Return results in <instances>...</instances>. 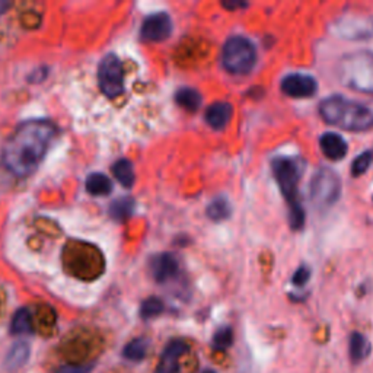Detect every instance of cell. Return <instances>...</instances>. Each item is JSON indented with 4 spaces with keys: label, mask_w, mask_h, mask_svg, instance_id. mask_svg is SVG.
<instances>
[{
    "label": "cell",
    "mask_w": 373,
    "mask_h": 373,
    "mask_svg": "<svg viewBox=\"0 0 373 373\" xmlns=\"http://www.w3.org/2000/svg\"><path fill=\"white\" fill-rule=\"evenodd\" d=\"M149 270L157 283H166L177 277L180 273V264L174 256L162 252L149 261Z\"/></svg>",
    "instance_id": "cell-11"
},
{
    "label": "cell",
    "mask_w": 373,
    "mask_h": 373,
    "mask_svg": "<svg viewBox=\"0 0 373 373\" xmlns=\"http://www.w3.org/2000/svg\"><path fill=\"white\" fill-rule=\"evenodd\" d=\"M222 5H223V8L229 9V10H236V9H245V8H248V3H245V2H223Z\"/></svg>",
    "instance_id": "cell-30"
},
{
    "label": "cell",
    "mask_w": 373,
    "mask_h": 373,
    "mask_svg": "<svg viewBox=\"0 0 373 373\" xmlns=\"http://www.w3.org/2000/svg\"><path fill=\"white\" fill-rule=\"evenodd\" d=\"M86 191L90 195H99L105 197L110 195L113 191V182L111 180L101 172H93L86 178Z\"/></svg>",
    "instance_id": "cell-18"
},
{
    "label": "cell",
    "mask_w": 373,
    "mask_h": 373,
    "mask_svg": "<svg viewBox=\"0 0 373 373\" xmlns=\"http://www.w3.org/2000/svg\"><path fill=\"white\" fill-rule=\"evenodd\" d=\"M309 278H311V270L308 265H300V267L295 271V274H293L291 283L298 287H302L308 283Z\"/></svg>",
    "instance_id": "cell-27"
},
{
    "label": "cell",
    "mask_w": 373,
    "mask_h": 373,
    "mask_svg": "<svg viewBox=\"0 0 373 373\" xmlns=\"http://www.w3.org/2000/svg\"><path fill=\"white\" fill-rule=\"evenodd\" d=\"M31 354L30 344L25 341H18L10 347L5 357V367L8 370H17L28 362Z\"/></svg>",
    "instance_id": "cell-15"
},
{
    "label": "cell",
    "mask_w": 373,
    "mask_h": 373,
    "mask_svg": "<svg viewBox=\"0 0 373 373\" xmlns=\"http://www.w3.org/2000/svg\"><path fill=\"white\" fill-rule=\"evenodd\" d=\"M56 127L48 119H30L6 140L3 165L15 177H28L37 171L55 139Z\"/></svg>",
    "instance_id": "cell-1"
},
{
    "label": "cell",
    "mask_w": 373,
    "mask_h": 373,
    "mask_svg": "<svg viewBox=\"0 0 373 373\" xmlns=\"http://www.w3.org/2000/svg\"><path fill=\"white\" fill-rule=\"evenodd\" d=\"M10 332L13 336H28L32 332V318L30 311L21 308L15 312L10 323Z\"/></svg>",
    "instance_id": "cell-19"
},
{
    "label": "cell",
    "mask_w": 373,
    "mask_h": 373,
    "mask_svg": "<svg viewBox=\"0 0 373 373\" xmlns=\"http://www.w3.org/2000/svg\"><path fill=\"white\" fill-rule=\"evenodd\" d=\"M280 89L291 98H311L318 90L316 79L306 73H290L280 82Z\"/></svg>",
    "instance_id": "cell-8"
},
{
    "label": "cell",
    "mask_w": 373,
    "mask_h": 373,
    "mask_svg": "<svg viewBox=\"0 0 373 373\" xmlns=\"http://www.w3.org/2000/svg\"><path fill=\"white\" fill-rule=\"evenodd\" d=\"M207 218L211 219L213 222H222L231 218L232 215V207L228 198L224 197H218L213 200V202L207 206Z\"/></svg>",
    "instance_id": "cell-21"
},
{
    "label": "cell",
    "mask_w": 373,
    "mask_h": 373,
    "mask_svg": "<svg viewBox=\"0 0 373 373\" xmlns=\"http://www.w3.org/2000/svg\"><path fill=\"white\" fill-rule=\"evenodd\" d=\"M189 352V344L182 340L171 341L162 353L155 373H180V358Z\"/></svg>",
    "instance_id": "cell-12"
},
{
    "label": "cell",
    "mask_w": 373,
    "mask_h": 373,
    "mask_svg": "<svg viewBox=\"0 0 373 373\" xmlns=\"http://www.w3.org/2000/svg\"><path fill=\"white\" fill-rule=\"evenodd\" d=\"M113 174L115 180L123 186H126V189H131L133 184H135V169H133V165L128 159H118L113 165Z\"/></svg>",
    "instance_id": "cell-20"
},
{
    "label": "cell",
    "mask_w": 373,
    "mask_h": 373,
    "mask_svg": "<svg viewBox=\"0 0 373 373\" xmlns=\"http://www.w3.org/2000/svg\"><path fill=\"white\" fill-rule=\"evenodd\" d=\"M9 3L5 2V0H0V15H3V13L9 9Z\"/></svg>",
    "instance_id": "cell-31"
},
{
    "label": "cell",
    "mask_w": 373,
    "mask_h": 373,
    "mask_svg": "<svg viewBox=\"0 0 373 373\" xmlns=\"http://www.w3.org/2000/svg\"><path fill=\"white\" fill-rule=\"evenodd\" d=\"M172 34V21L166 12L152 13L142 23L140 35L146 41L161 43Z\"/></svg>",
    "instance_id": "cell-10"
},
{
    "label": "cell",
    "mask_w": 373,
    "mask_h": 373,
    "mask_svg": "<svg viewBox=\"0 0 373 373\" xmlns=\"http://www.w3.org/2000/svg\"><path fill=\"white\" fill-rule=\"evenodd\" d=\"M99 89L106 98H118L124 92L123 63L115 55H106L98 66Z\"/></svg>",
    "instance_id": "cell-7"
},
{
    "label": "cell",
    "mask_w": 373,
    "mask_h": 373,
    "mask_svg": "<svg viewBox=\"0 0 373 373\" xmlns=\"http://www.w3.org/2000/svg\"><path fill=\"white\" fill-rule=\"evenodd\" d=\"M165 309L164 302L157 298L146 299L140 306V315L143 319H152L157 315H161Z\"/></svg>",
    "instance_id": "cell-24"
},
{
    "label": "cell",
    "mask_w": 373,
    "mask_h": 373,
    "mask_svg": "<svg viewBox=\"0 0 373 373\" xmlns=\"http://www.w3.org/2000/svg\"><path fill=\"white\" fill-rule=\"evenodd\" d=\"M372 161H373V152L372 151H367L362 155H358L352 164V175L353 177L363 175L365 172L369 169V166L372 165Z\"/></svg>",
    "instance_id": "cell-26"
},
{
    "label": "cell",
    "mask_w": 373,
    "mask_h": 373,
    "mask_svg": "<svg viewBox=\"0 0 373 373\" xmlns=\"http://www.w3.org/2000/svg\"><path fill=\"white\" fill-rule=\"evenodd\" d=\"M372 352V344L370 341L361 334V332H352L350 340H349V353H350V358L354 365L363 362L365 358H367V356Z\"/></svg>",
    "instance_id": "cell-16"
},
{
    "label": "cell",
    "mask_w": 373,
    "mask_h": 373,
    "mask_svg": "<svg viewBox=\"0 0 373 373\" xmlns=\"http://www.w3.org/2000/svg\"><path fill=\"white\" fill-rule=\"evenodd\" d=\"M257 63V48L249 38L232 35L222 48V64L229 73L247 75Z\"/></svg>",
    "instance_id": "cell-5"
},
{
    "label": "cell",
    "mask_w": 373,
    "mask_h": 373,
    "mask_svg": "<svg viewBox=\"0 0 373 373\" xmlns=\"http://www.w3.org/2000/svg\"><path fill=\"white\" fill-rule=\"evenodd\" d=\"M233 114V106L229 102H215L206 110V123L215 130H222L229 124Z\"/></svg>",
    "instance_id": "cell-14"
},
{
    "label": "cell",
    "mask_w": 373,
    "mask_h": 373,
    "mask_svg": "<svg viewBox=\"0 0 373 373\" xmlns=\"http://www.w3.org/2000/svg\"><path fill=\"white\" fill-rule=\"evenodd\" d=\"M47 75H48L47 68H38V69L32 70V73L28 76V81L31 84H39V82L44 81V79L47 77Z\"/></svg>",
    "instance_id": "cell-29"
},
{
    "label": "cell",
    "mask_w": 373,
    "mask_h": 373,
    "mask_svg": "<svg viewBox=\"0 0 373 373\" xmlns=\"http://www.w3.org/2000/svg\"><path fill=\"white\" fill-rule=\"evenodd\" d=\"M92 365H82V366H61L56 373H90Z\"/></svg>",
    "instance_id": "cell-28"
},
{
    "label": "cell",
    "mask_w": 373,
    "mask_h": 373,
    "mask_svg": "<svg viewBox=\"0 0 373 373\" xmlns=\"http://www.w3.org/2000/svg\"><path fill=\"white\" fill-rule=\"evenodd\" d=\"M135 211V202L130 197H119L110 206V216L118 222L128 219Z\"/></svg>",
    "instance_id": "cell-22"
},
{
    "label": "cell",
    "mask_w": 373,
    "mask_h": 373,
    "mask_svg": "<svg viewBox=\"0 0 373 373\" xmlns=\"http://www.w3.org/2000/svg\"><path fill=\"white\" fill-rule=\"evenodd\" d=\"M175 102L181 106V108L194 113L200 108V106H202L203 97L197 89L190 88V86H184L177 90Z\"/></svg>",
    "instance_id": "cell-17"
},
{
    "label": "cell",
    "mask_w": 373,
    "mask_h": 373,
    "mask_svg": "<svg viewBox=\"0 0 373 373\" xmlns=\"http://www.w3.org/2000/svg\"><path fill=\"white\" fill-rule=\"evenodd\" d=\"M311 200L318 209L334 206L341 195V180L336 171L321 168L311 180Z\"/></svg>",
    "instance_id": "cell-6"
},
{
    "label": "cell",
    "mask_w": 373,
    "mask_h": 373,
    "mask_svg": "<svg viewBox=\"0 0 373 373\" xmlns=\"http://www.w3.org/2000/svg\"><path fill=\"white\" fill-rule=\"evenodd\" d=\"M336 31L347 39H366L373 35V19L366 15H347L337 21Z\"/></svg>",
    "instance_id": "cell-9"
},
{
    "label": "cell",
    "mask_w": 373,
    "mask_h": 373,
    "mask_svg": "<svg viewBox=\"0 0 373 373\" xmlns=\"http://www.w3.org/2000/svg\"><path fill=\"white\" fill-rule=\"evenodd\" d=\"M148 347H149V344L144 338H136L126 345L123 350V356L130 362H140L146 357Z\"/></svg>",
    "instance_id": "cell-23"
},
{
    "label": "cell",
    "mask_w": 373,
    "mask_h": 373,
    "mask_svg": "<svg viewBox=\"0 0 373 373\" xmlns=\"http://www.w3.org/2000/svg\"><path fill=\"white\" fill-rule=\"evenodd\" d=\"M273 177L289 206V220L293 231H300L305 226V210L299 198V181L302 164L296 157L277 156L271 161Z\"/></svg>",
    "instance_id": "cell-3"
},
{
    "label": "cell",
    "mask_w": 373,
    "mask_h": 373,
    "mask_svg": "<svg viewBox=\"0 0 373 373\" xmlns=\"http://www.w3.org/2000/svg\"><path fill=\"white\" fill-rule=\"evenodd\" d=\"M319 148L331 161H340L347 155L349 144L337 133L327 131L319 137Z\"/></svg>",
    "instance_id": "cell-13"
},
{
    "label": "cell",
    "mask_w": 373,
    "mask_h": 373,
    "mask_svg": "<svg viewBox=\"0 0 373 373\" xmlns=\"http://www.w3.org/2000/svg\"><path fill=\"white\" fill-rule=\"evenodd\" d=\"M338 79L344 86L373 95V52L354 51L341 57L338 63Z\"/></svg>",
    "instance_id": "cell-4"
},
{
    "label": "cell",
    "mask_w": 373,
    "mask_h": 373,
    "mask_svg": "<svg viewBox=\"0 0 373 373\" xmlns=\"http://www.w3.org/2000/svg\"><path fill=\"white\" fill-rule=\"evenodd\" d=\"M233 343V331L231 327L219 328L213 336V347L216 350L229 349Z\"/></svg>",
    "instance_id": "cell-25"
},
{
    "label": "cell",
    "mask_w": 373,
    "mask_h": 373,
    "mask_svg": "<svg viewBox=\"0 0 373 373\" xmlns=\"http://www.w3.org/2000/svg\"><path fill=\"white\" fill-rule=\"evenodd\" d=\"M202 373H216V372H213L211 369H206V370H203Z\"/></svg>",
    "instance_id": "cell-32"
},
{
    "label": "cell",
    "mask_w": 373,
    "mask_h": 373,
    "mask_svg": "<svg viewBox=\"0 0 373 373\" xmlns=\"http://www.w3.org/2000/svg\"><path fill=\"white\" fill-rule=\"evenodd\" d=\"M318 113L325 123L347 131H365L373 127V105L331 95L319 102Z\"/></svg>",
    "instance_id": "cell-2"
}]
</instances>
